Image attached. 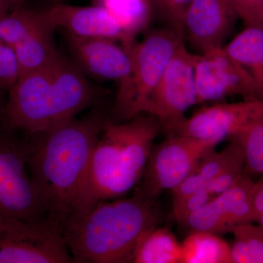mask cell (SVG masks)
<instances>
[{
    "mask_svg": "<svg viewBox=\"0 0 263 263\" xmlns=\"http://www.w3.org/2000/svg\"><path fill=\"white\" fill-rule=\"evenodd\" d=\"M106 120L97 109L27 140L29 168L46 221L61 233L84 210L90 160Z\"/></svg>",
    "mask_w": 263,
    "mask_h": 263,
    "instance_id": "cell-1",
    "label": "cell"
},
{
    "mask_svg": "<svg viewBox=\"0 0 263 263\" xmlns=\"http://www.w3.org/2000/svg\"><path fill=\"white\" fill-rule=\"evenodd\" d=\"M98 97L84 72L60 54L19 77L0 116L3 125L12 130L39 136L70 122L93 106Z\"/></svg>",
    "mask_w": 263,
    "mask_h": 263,
    "instance_id": "cell-2",
    "label": "cell"
},
{
    "mask_svg": "<svg viewBox=\"0 0 263 263\" xmlns=\"http://www.w3.org/2000/svg\"><path fill=\"white\" fill-rule=\"evenodd\" d=\"M156 200L135 193L100 200L72 217L62 232L76 263H130L142 240L158 227Z\"/></svg>",
    "mask_w": 263,
    "mask_h": 263,
    "instance_id": "cell-3",
    "label": "cell"
},
{
    "mask_svg": "<svg viewBox=\"0 0 263 263\" xmlns=\"http://www.w3.org/2000/svg\"><path fill=\"white\" fill-rule=\"evenodd\" d=\"M160 129L149 114L122 124L107 119L90 160L82 212L100 200L121 198L139 184Z\"/></svg>",
    "mask_w": 263,
    "mask_h": 263,
    "instance_id": "cell-4",
    "label": "cell"
},
{
    "mask_svg": "<svg viewBox=\"0 0 263 263\" xmlns=\"http://www.w3.org/2000/svg\"><path fill=\"white\" fill-rule=\"evenodd\" d=\"M183 42L182 31L167 26L148 33L130 50V73L119 84L114 112L128 121L143 114L171 57Z\"/></svg>",
    "mask_w": 263,
    "mask_h": 263,
    "instance_id": "cell-5",
    "label": "cell"
},
{
    "mask_svg": "<svg viewBox=\"0 0 263 263\" xmlns=\"http://www.w3.org/2000/svg\"><path fill=\"white\" fill-rule=\"evenodd\" d=\"M0 126V222L46 220L39 192L29 164L27 140Z\"/></svg>",
    "mask_w": 263,
    "mask_h": 263,
    "instance_id": "cell-6",
    "label": "cell"
},
{
    "mask_svg": "<svg viewBox=\"0 0 263 263\" xmlns=\"http://www.w3.org/2000/svg\"><path fill=\"white\" fill-rule=\"evenodd\" d=\"M217 144L192 137L173 135L153 146L136 193L153 200L178 187Z\"/></svg>",
    "mask_w": 263,
    "mask_h": 263,
    "instance_id": "cell-7",
    "label": "cell"
},
{
    "mask_svg": "<svg viewBox=\"0 0 263 263\" xmlns=\"http://www.w3.org/2000/svg\"><path fill=\"white\" fill-rule=\"evenodd\" d=\"M197 54L183 42L166 65L143 114L153 116L168 136L186 119L185 114L197 104L195 65Z\"/></svg>",
    "mask_w": 263,
    "mask_h": 263,
    "instance_id": "cell-8",
    "label": "cell"
},
{
    "mask_svg": "<svg viewBox=\"0 0 263 263\" xmlns=\"http://www.w3.org/2000/svg\"><path fill=\"white\" fill-rule=\"evenodd\" d=\"M61 232L47 221L0 222V263H72Z\"/></svg>",
    "mask_w": 263,
    "mask_h": 263,
    "instance_id": "cell-9",
    "label": "cell"
},
{
    "mask_svg": "<svg viewBox=\"0 0 263 263\" xmlns=\"http://www.w3.org/2000/svg\"><path fill=\"white\" fill-rule=\"evenodd\" d=\"M197 104L228 97L260 100L249 72L221 47L197 54L195 65Z\"/></svg>",
    "mask_w": 263,
    "mask_h": 263,
    "instance_id": "cell-10",
    "label": "cell"
},
{
    "mask_svg": "<svg viewBox=\"0 0 263 263\" xmlns=\"http://www.w3.org/2000/svg\"><path fill=\"white\" fill-rule=\"evenodd\" d=\"M261 119L263 100L215 104L200 109L186 118L171 136L192 137L218 145L242 128Z\"/></svg>",
    "mask_w": 263,
    "mask_h": 263,
    "instance_id": "cell-11",
    "label": "cell"
},
{
    "mask_svg": "<svg viewBox=\"0 0 263 263\" xmlns=\"http://www.w3.org/2000/svg\"><path fill=\"white\" fill-rule=\"evenodd\" d=\"M254 183L245 173L231 187L192 214L181 226L191 232L221 235L231 233L238 224L254 222L251 201Z\"/></svg>",
    "mask_w": 263,
    "mask_h": 263,
    "instance_id": "cell-12",
    "label": "cell"
},
{
    "mask_svg": "<svg viewBox=\"0 0 263 263\" xmlns=\"http://www.w3.org/2000/svg\"><path fill=\"white\" fill-rule=\"evenodd\" d=\"M236 16L227 0H191L181 22L183 39L197 54L222 47Z\"/></svg>",
    "mask_w": 263,
    "mask_h": 263,
    "instance_id": "cell-13",
    "label": "cell"
},
{
    "mask_svg": "<svg viewBox=\"0 0 263 263\" xmlns=\"http://www.w3.org/2000/svg\"><path fill=\"white\" fill-rule=\"evenodd\" d=\"M68 37L75 64L84 73L119 84L130 73V51L119 41L106 37Z\"/></svg>",
    "mask_w": 263,
    "mask_h": 263,
    "instance_id": "cell-14",
    "label": "cell"
},
{
    "mask_svg": "<svg viewBox=\"0 0 263 263\" xmlns=\"http://www.w3.org/2000/svg\"><path fill=\"white\" fill-rule=\"evenodd\" d=\"M46 12L53 27L65 29L69 35L110 38L120 42L128 51L136 44L103 5L82 7L56 4Z\"/></svg>",
    "mask_w": 263,
    "mask_h": 263,
    "instance_id": "cell-15",
    "label": "cell"
},
{
    "mask_svg": "<svg viewBox=\"0 0 263 263\" xmlns=\"http://www.w3.org/2000/svg\"><path fill=\"white\" fill-rule=\"evenodd\" d=\"M238 166L245 167L243 152L235 142L230 141V144L221 152L215 150L204 157L190 176L173 190V203L206 188L221 173Z\"/></svg>",
    "mask_w": 263,
    "mask_h": 263,
    "instance_id": "cell-16",
    "label": "cell"
},
{
    "mask_svg": "<svg viewBox=\"0 0 263 263\" xmlns=\"http://www.w3.org/2000/svg\"><path fill=\"white\" fill-rule=\"evenodd\" d=\"M223 48L249 72L257 86L259 98L263 100V25L245 26Z\"/></svg>",
    "mask_w": 263,
    "mask_h": 263,
    "instance_id": "cell-17",
    "label": "cell"
},
{
    "mask_svg": "<svg viewBox=\"0 0 263 263\" xmlns=\"http://www.w3.org/2000/svg\"><path fill=\"white\" fill-rule=\"evenodd\" d=\"M55 29L51 24H48L12 48L18 61L20 76L48 65L60 55L53 40Z\"/></svg>",
    "mask_w": 263,
    "mask_h": 263,
    "instance_id": "cell-18",
    "label": "cell"
},
{
    "mask_svg": "<svg viewBox=\"0 0 263 263\" xmlns=\"http://www.w3.org/2000/svg\"><path fill=\"white\" fill-rule=\"evenodd\" d=\"M181 263H233L230 245L207 232H191L181 243Z\"/></svg>",
    "mask_w": 263,
    "mask_h": 263,
    "instance_id": "cell-19",
    "label": "cell"
},
{
    "mask_svg": "<svg viewBox=\"0 0 263 263\" xmlns=\"http://www.w3.org/2000/svg\"><path fill=\"white\" fill-rule=\"evenodd\" d=\"M108 13L133 42L152 20L154 8L152 0H101Z\"/></svg>",
    "mask_w": 263,
    "mask_h": 263,
    "instance_id": "cell-20",
    "label": "cell"
},
{
    "mask_svg": "<svg viewBox=\"0 0 263 263\" xmlns=\"http://www.w3.org/2000/svg\"><path fill=\"white\" fill-rule=\"evenodd\" d=\"M181 243L167 228L157 227L142 240L134 263H181Z\"/></svg>",
    "mask_w": 263,
    "mask_h": 263,
    "instance_id": "cell-21",
    "label": "cell"
},
{
    "mask_svg": "<svg viewBox=\"0 0 263 263\" xmlns=\"http://www.w3.org/2000/svg\"><path fill=\"white\" fill-rule=\"evenodd\" d=\"M48 24L51 23L46 10L37 11L22 7L0 15V37L12 48Z\"/></svg>",
    "mask_w": 263,
    "mask_h": 263,
    "instance_id": "cell-22",
    "label": "cell"
},
{
    "mask_svg": "<svg viewBox=\"0 0 263 263\" xmlns=\"http://www.w3.org/2000/svg\"><path fill=\"white\" fill-rule=\"evenodd\" d=\"M230 246L233 263H263V228L245 222L233 228Z\"/></svg>",
    "mask_w": 263,
    "mask_h": 263,
    "instance_id": "cell-23",
    "label": "cell"
},
{
    "mask_svg": "<svg viewBox=\"0 0 263 263\" xmlns=\"http://www.w3.org/2000/svg\"><path fill=\"white\" fill-rule=\"evenodd\" d=\"M243 152L245 173L263 175V119L251 123L230 138Z\"/></svg>",
    "mask_w": 263,
    "mask_h": 263,
    "instance_id": "cell-24",
    "label": "cell"
},
{
    "mask_svg": "<svg viewBox=\"0 0 263 263\" xmlns=\"http://www.w3.org/2000/svg\"><path fill=\"white\" fill-rule=\"evenodd\" d=\"M19 77L20 70L14 51L0 37V86L9 91Z\"/></svg>",
    "mask_w": 263,
    "mask_h": 263,
    "instance_id": "cell-25",
    "label": "cell"
},
{
    "mask_svg": "<svg viewBox=\"0 0 263 263\" xmlns=\"http://www.w3.org/2000/svg\"><path fill=\"white\" fill-rule=\"evenodd\" d=\"M213 198L214 197L209 194L206 189H202L188 195L179 201L174 202L173 214L175 219L179 224H182L189 216L197 212Z\"/></svg>",
    "mask_w": 263,
    "mask_h": 263,
    "instance_id": "cell-26",
    "label": "cell"
},
{
    "mask_svg": "<svg viewBox=\"0 0 263 263\" xmlns=\"http://www.w3.org/2000/svg\"><path fill=\"white\" fill-rule=\"evenodd\" d=\"M152 2L154 8L167 26L181 30L183 15L191 0H152Z\"/></svg>",
    "mask_w": 263,
    "mask_h": 263,
    "instance_id": "cell-27",
    "label": "cell"
},
{
    "mask_svg": "<svg viewBox=\"0 0 263 263\" xmlns=\"http://www.w3.org/2000/svg\"><path fill=\"white\" fill-rule=\"evenodd\" d=\"M245 26L263 25V0H227Z\"/></svg>",
    "mask_w": 263,
    "mask_h": 263,
    "instance_id": "cell-28",
    "label": "cell"
},
{
    "mask_svg": "<svg viewBox=\"0 0 263 263\" xmlns=\"http://www.w3.org/2000/svg\"><path fill=\"white\" fill-rule=\"evenodd\" d=\"M243 174V166H238L227 170L213 180L205 189L213 197H215L231 187Z\"/></svg>",
    "mask_w": 263,
    "mask_h": 263,
    "instance_id": "cell-29",
    "label": "cell"
},
{
    "mask_svg": "<svg viewBox=\"0 0 263 263\" xmlns=\"http://www.w3.org/2000/svg\"><path fill=\"white\" fill-rule=\"evenodd\" d=\"M253 221L263 214V176L257 182H254L251 194Z\"/></svg>",
    "mask_w": 263,
    "mask_h": 263,
    "instance_id": "cell-30",
    "label": "cell"
},
{
    "mask_svg": "<svg viewBox=\"0 0 263 263\" xmlns=\"http://www.w3.org/2000/svg\"><path fill=\"white\" fill-rule=\"evenodd\" d=\"M25 0H12V10H15L18 9V8H22Z\"/></svg>",
    "mask_w": 263,
    "mask_h": 263,
    "instance_id": "cell-31",
    "label": "cell"
},
{
    "mask_svg": "<svg viewBox=\"0 0 263 263\" xmlns=\"http://www.w3.org/2000/svg\"><path fill=\"white\" fill-rule=\"evenodd\" d=\"M256 222L258 223V224L263 228V214L257 218V220H256Z\"/></svg>",
    "mask_w": 263,
    "mask_h": 263,
    "instance_id": "cell-32",
    "label": "cell"
},
{
    "mask_svg": "<svg viewBox=\"0 0 263 263\" xmlns=\"http://www.w3.org/2000/svg\"><path fill=\"white\" fill-rule=\"evenodd\" d=\"M3 88L0 86V114H1L2 110H3V107H4L5 105H3L2 103V91H3Z\"/></svg>",
    "mask_w": 263,
    "mask_h": 263,
    "instance_id": "cell-33",
    "label": "cell"
},
{
    "mask_svg": "<svg viewBox=\"0 0 263 263\" xmlns=\"http://www.w3.org/2000/svg\"><path fill=\"white\" fill-rule=\"evenodd\" d=\"M95 1L98 2V4H100V1H101V0H95Z\"/></svg>",
    "mask_w": 263,
    "mask_h": 263,
    "instance_id": "cell-34",
    "label": "cell"
},
{
    "mask_svg": "<svg viewBox=\"0 0 263 263\" xmlns=\"http://www.w3.org/2000/svg\"><path fill=\"white\" fill-rule=\"evenodd\" d=\"M0 15H2L1 13H0Z\"/></svg>",
    "mask_w": 263,
    "mask_h": 263,
    "instance_id": "cell-35",
    "label": "cell"
}]
</instances>
